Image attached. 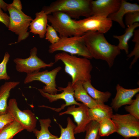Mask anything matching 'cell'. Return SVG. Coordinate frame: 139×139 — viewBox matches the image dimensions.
<instances>
[{
	"label": "cell",
	"instance_id": "1",
	"mask_svg": "<svg viewBox=\"0 0 139 139\" xmlns=\"http://www.w3.org/2000/svg\"><path fill=\"white\" fill-rule=\"evenodd\" d=\"M83 40L92 58L105 61L110 68L112 66L116 58L120 53L117 45L110 43L103 33L88 32L83 34Z\"/></svg>",
	"mask_w": 139,
	"mask_h": 139
},
{
	"label": "cell",
	"instance_id": "2",
	"mask_svg": "<svg viewBox=\"0 0 139 139\" xmlns=\"http://www.w3.org/2000/svg\"><path fill=\"white\" fill-rule=\"evenodd\" d=\"M54 58L55 63L61 61L64 64L65 72L71 77L72 86L78 81H91L93 66L89 59L64 52L56 54Z\"/></svg>",
	"mask_w": 139,
	"mask_h": 139
},
{
	"label": "cell",
	"instance_id": "3",
	"mask_svg": "<svg viewBox=\"0 0 139 139\" xmlns=\"http://www.w3.org/2000/svg\"><path fill=\"white\" fill-rule=\"evenodd\" d=\"M92 0H57L48 6L44 7L42 10L46 14L60 12L64 13L72 18L79 19L81 16L87 18L92 16Z\"/></svg>",
	"mask_w": 139,
	"mask_h": 139
},
{
	"label": "cell",
	"instance_id": "4",
	"mask_svg": "<svg viewBox=\"0 0 139 139\" xmlns=\"http://www.w3.org/2000/svg\"><path fill=\"white\" fill-rule=\"evenodd\" d=\"M58 51L82 56L89 59L92 58L84 43L83 35L61 38L57 42L49 46V53H53Z\"/></svg>",
	"mask_w": 139,
	"mask_h": 139
},
{
	"label": "cell",
	"instance_id": "5",
	"mask_svg": "<svg viewBox=\"0 0 139 139\" xmlns=\"http://www.w3.org/2000/svg\"><path fill=\"white\" fill-rule=\"evenodd\" d=\"M48 20L60 38L83 35L80 31L76 20L64 13L57 12L48 15Z\"/></svg>",
	"mask_w": 139,
	"mask_h": 139
},
{
	"label": "cell",
	"instance_id": "6",
	"mask_svg": "<svg viewBox=\"0 0 139 139\" xmlns=\"http://www.w3.org/2000/svg\"><path fill=\"white\" fill-rule=\"evenodd\" d=\"M7 11L9 14L8 30L18 36L17 42L25 40L29 36L28 28L33 20L22 10L17 9L8 4Z\"/></svg>",
	"mask_w": 139,
	"mask_h": 139
},
{
	"label": "cell",
	"instance_id": "7",
	"mask_svg": "<svg viewBox=\"0 0 139 139\" xmlns=\"http://www.w3.org/2000/svg\"><path fill=\"white\" fill-rule=\"evenodd\" d=\"M111 119L115 125L116 132L124 138H139V119L129 114H113Z\"/></svg>",
	"mask_w": 139,
	"mask_h": 139
},
{
	"label": "cell",
	"instance_id": "8",
	"mask_svg": "<svg viewBox=\"0 0 139 139\" xmlns=\"http://www.w3.org/2000/svg\"><path fill=\"white\" fill-rule=\"evenodd\" d=\"M62 69L61 66H58L50 71L46 70L42 72L35 71L27 74L24 83L27 84L33 81H40L45 84L42 89L43 91L51 94H56L58 91L62 92L56 88V81L57 75Z\"/></svg>",
	"mask_w": 139,
	"mask_h": 139
},
{
	"label": "cell",
	"instance_id": "9",
	"mask_svg": "<svg viewBox=\"0 0 139 139\" xmlns=\"http://www.w3.org/2000/svg\"><path fill=\"white\" fill-rule=\"evenodd\" d=\"M7 112L27 131L33 132L36 128L37 119L34 114L29 109L21 110L18 106L15 99L12 98L9 100Z\"/></svg>",
	"mask_w": 139,
	"mask_h": 139
},
{
	"label": "cell",
	"instance_id": "10",
	"mask_svg": "<svg viewBox=\"0 0 139 139\" xmlns=\"http://www.w3.org/2000/svg\"><path fill=\"white\" fill-rule=\"evenodd\" d=\"M80 31L84 34L88 31H97L102 33L108 32L112 25V21L108 17L93 15L76 20Z\"/></svg>",
	"mask_w": 139,
	"mask_h": 139
},
{
	"label": "cell",
	"instance_id": "11",
	"mask_svg": "<svg viewBox=\"0 0 139 139\" xmlns=\"http://www.w3.org/2000/svg\"><path fill=\"white\" fill-rule=\"evenodd\" d=\"M37 49L36 47L31 49L30 56L26 58H17L13 60L16 64V68L20 72H25L27 74L33 72L39 71L41 68L53 66L55 62L47 64L44 62L37 56Z\"/></svg>",
	"mask_w": 139,
	"mask_h": 139
},
{
	"label": "cell",
	"instance_id": "12",
	"mask_svg": "<svg viewBox=\"0 0 139 139\" xmlns=\"http://www.w3.org/2000/svg\"><path fill=\"white\" fill-rule=\"evenodd\" d=\"M58 89L62 91V92L54 94L44 92L42 89H38L41 95L48 99L51 103L61 99L64 100L65 103V104L62 105L61 107L57 109L45 105H43V107L49 108L54 111L59 112L66 106L72 105L79 106L81 104V103H79L76 101L74 98V90L71 82H68L66 87H58Z\"/></svg>",
	"mask_w": 139,
	"mask_h": 139
},
{
	"label": "cell",
	"instance_id": "13",
	"mask_svg": "<svg viewBox=\"0 0 139 139\" xmlns=\"http://www.w3.org/2000/svg\"><path fill=\"white\" fill-rule=\"evenodd\" d=\"M89 108L82 103L78 107L72 105L68 107L67 110L59 113V116L65 114L72 115L77 125L74 129L75 134L84 132L88 124L91 120L89 113Z\"/></svg>",
	"mask_w": 139,
	"mask_h": 139
},
{
	"label": "cell",
	"instance_id": "14",
	"mask_svg": "<svg viewBox=\"0 0 139 139\" xmlns=\"http://www.w3.org/2000/svg\"><path fill=\"white\" fill-rule=\"evenodd\" d=\"M116 93L115 97L112 99L111 107L113 109L117 111L121 106L130 105L133 102V97L139 92V88L134 89H126L119 84L116 86Z\"/></svg>",
	"mask_w": 139,
	"mask_h": 139
},
{
	"label": "cell",
	"instance_id": "15",
	"mask_svg": "<svg viewBox=\"0 0 139 139\" xmlns=\"http://www.w3.org/2000/svg\"><path fill=\"white\" fill-rule=\"evenodd\" d=\"M121 3L120 0H92V16L98 15L108 17L118 10Z\"/></svg>",
	"mask_w": 139,
	"mask_h": 139
},
{
	"label": "cell",
	"instance_id": "16",
	"mask_svg": "<svg viewBox=\"0 0 139 139\" xmlns=\"http://www.w3.org/2000/svg\"><path fill=\"white\" fill-rule=\"evenodd\" d=\"M139 11V5L136 3H131L125 0H121L120 6L115 12L109 15L108 17L112 21L117 22L123 28L125 25L123 21L124 16L128 13Z\"/></svg>",
	"mask_w": 139,
	"mask_h": 139
},
{
	"label": "cell",
	"instance_id": "17",
	"mask_svg": "<svg viewBox=\"0 0 139 139\" xmlns=\"http://www.w3.org/2000/svg\"><path fill=\"white\" fill-rule=\"evenodd\" d=\"M35 18L30 24V32L34 34H38L41 38H44L46 31L48 15L42 10L36 13Z\"/></svg>",
	"mask_w": 139,
	"mask_h": 139
},
{
	"label": "cell",
	"instance_id": "18",
	"mask_svg": "<svg viewBox=\"0 0 139 139\" xmlns=\"http://www.w3.org/2000/svg\"><path fill=\"white\" fill-rule=\"evenodd\" d=\"M73 86L74 97L76 101L81 102L89 108L95 107L99 104L88 94L83 87L82 82L78 81Z\"/></svg>",
	"mask_w": 139,
	"mask_h": 139
},
{
	"label": "cell",
	"instance_id": "19",
	"mask_svg": "<svg viewBox=\"0 0 139 139\" xmlns=\"http://www.w3.org/2000/svg\"><path fill=\"white\" fill-rule=\"evenodd\" d=\"M89 113L91 120L98 123L105 118L111 119L113 114L111 107L102 103H99L95 107L89 108Z\"/></svg>",
	"mask_w": 139,
	"mask_h": 139
},
{
	"label": "cell",
	"instance_id": "20",
	"mask_svg": "<svg viewBox=\"0 0 139 139\" xmlns=\"http://www.w3.org/2000/svg\"><path fill=\"white\" fill-rule=\"evenodd\" d=\"M19 83V81L6 82L0 87V115L7 112V101L10 91Z\"/></svg>",
	"mask_w": 139,
	"mask_h": 139
},
{
	"label": "cell",
	"instance_id": "21",
	"mask_svg": "<svg viewBox=\"0 0 139 139\" xmlns=\"http://www.w3.org/2000/svg\"><path fill=\"white\" fill-rule=\"evenodd\" d=\"M91 81L83 83V85L88 94L98 103H104L110 98L111 93L109 91L102 92L95 88L92 85Z\"/></svg>",
	"mask_w": 139,
	"mask_h": 139
},
{
	"label": "cell",
	"instance_id": "22",
	"mask_svg": "<svg viewBox=\"0 0 139 139\" xmlns=\"http://www.w3.org/2000/svg\"><path fill=\"white\" fill-rule=\"evenodd\" d=\"M139 26L138 22L134 23L127 27L123 34L120 36H113L114 38L118 40L119 44L117 46L119 49L120 50H124L126 54H128L129 53L128 41L133 35L135 28Z\"/></svg>",
	"mask_w": 139,
	"mask_h": 139
},
{
	"label": "cell",
	"instance_id": "23",
	"mask_svg": "<svg viewBox=\"0 0 139 139\" xmlns=\"http://www.w3.org/2000/svg\"><path fill=\"white\" fill-rule=\"evenodd\" d=\"M41 128L40 130L35 128L33 131L37 139H56L57 136L51 134L48 128L51 127V120L50 118L40 119L39 120Z\"/></svg>",
	"mask_w": 139,
	"mask_h": 139
},
{
	"label": "cell",
	"instance_id": "24",
	"mask_svg": "<svg viewBox=\"0 0 139 139\" xmlns=\"http://www.w3.org/2000/svg\"><path fill=\"white\" fill-rule=\"evenodd\" d=\"M24 129L15 120L0 129V139H12L19 133Z\"/></svg>",
	"mask_w": 139,
	"mask_h": 139
},
{
	"label": "cell",
	"instance_id": "25",
	"mask_svg": "<svg viewBox=\"0 0 139 139\" xmlns=\"http://www.w3.org/2000/svg\"><path fill=\"white\" fill-rule=\"evenodd\" d=\"M100 137L108 136L116 132L115 125L111 118H105L99 122Z\"/></svg>",
	"mask_w": 139,
	"mask_h": 139
},
{
	"label": "cell",
	"instance_id": "26",
	"mask_svg": "<svg viewBox=\"0 0 139 139\" xmlns=\"http://www.w3.org/2000/svg\"><path fill=\"white\" fill-rule=\"evenodd\" d=\"M67 125L65 128H63L61 125L58 123L60 129V135L56 139H76L74 132L76 125L70 117L67 118Z\"/></svg>",
	"mask_w": 139,
	"mask_h": 139
},
{
	"label": "cell",
	"instance_id": "27",
	"mask_svg": "<svg viewBox=\"0 0 139 139\" xmlns=\"http://www.w3.org/2000/svg\"><path fill=\"white\" fill-rule=\"evenodd\" d=\"M99 127L98 122L91 120L86 127V134L84 139H99Z\"/></svg>",
	"mask_w": 139,
	"mask_h": 139
},
{
	"label": "cell",
	"instance_id": "28",
	"mask_svg": "<svg viewBox=\"0 0 139 139\" xmlns=\"http://www.w3.org/2000/svg\"><path fill=\"white\" fill-rule=\"evenodd\" d=\"M134 37L132 41L135 43L134 48L133 51L129 54H128L127 57L128 59L133 56L134 57L131 62L129 66V68H132L133 65L137 61L139 57V30H135L134 33Z\"/></svg>",
	"mask_w": 139,
	"mask_h": 139
},
{
	"label": "cell",
	"instance_id": "29",
	"mask_svg": "<svg viewBox=\"0 0 139 139\" xmlns=\"http://www.w3.org/2000/svg\"><path fill=\"white\" fill-rule=\"evenodd\" d=\"M135 97L132 103L125 106V109L129 114L139 119V94H136Z\"/></svg>",
	"mask_w": 139,
	"mask_h": 139
},
{
	"label": "cell",
	"instance_id": "30",
	"mask_svg": "<svg viewBox=\"0 0 139 139\" xmlns=\"http://www.w3.org/2000/svg\"><path fill=\"white\" fill-rule=\"evenodd\" d=\"M45 37V39L50 43L51 45H53L57 43L61 38L54 28L48 24Z\"/></svg>",
	"mask_w": 139,
	"mask_h": 139
},
{
	"label": "cell",
	"instance_id": "31",
	"mask_svg": "<svg viewBox=\"0 0 139 139\" xmlns=\"http://www.w3.org/2000/svg\"><path fill=\"white\" fill-rule=\"evenodd\" d=\"M10 56L9 53L6 52L2 61L0 63V80H8L10 79V77L7 74L6 70V65Z\"/></svg>",
	"mask_w": 139,
	"mask_h": 139
},
{
	"label": "cell",
	"instance_id": "32",
	"mask_svg": "<svg viewBox=\"0 0 139 139\" xmlns=\"http://www.w3.org/2000/svg\"><path fill=\"white\" fill-rule=\"evenodd\" d=\"M125 15V24L127 27L139 22V11L129 12Z\"/></svg>",
	"mask_w": 139,
	"mask_h": 139
},
{
	"label": "cell",
	"instance_id": "33",
	"mask_svg": "<svg viewBox=\"0 0 139 139\" xmlns=\"http://www.w3.org/2000/svg\"><path fill=\"white\" fill-rule=\"evenodd\" d=\"M14 119L11 114L8 112L0 115V129L7 125L13 122Z\"/></svg>",
	"mask_w": 139,
	"mask_h": 139
},
{
	"label": "cell",
	"instance_id": "34",
	"mask_svg": "<svg viewBox=\"0 0 139 139\" xmlns=\"http://www.w3.org/2000/svg\"><path fill=\"white\" fill-rule=\"evenodd\" d=\"M0 22L4 24L8 28L10 22L9 16L7 13L4 12L0 8Z\"/></svg>",
	"mask_w": 139,
	"mask_h": 139
},
{
	"label": "cell",
	"instance_id": "35",
	"mask_svg": "<svg viewBox=\"0 0 139 139\" xmlns=\"http://www.w3.org/2000/svg\"><path fill=\"white\" fill-rule=\"evenodd\" d=\"M10 4L14 8L19 10H22V3L20 0H14L13 2Z\"/></svg>",
	"mask_w": 139,
	"mask_h": 139
},
{
	"label": "cell",
	"instance_id": "36",
	"mask_svg": "<svg viewBox=\"0 0 139 139\" xmlns=\"http://www.w3.org/2000/svg\"><path fill=\"white\" fill-rule=\"evenodd\" d=\"M8 4L3 0H0V8L2 9L5 11H7V6Z\"/></svg>",
	"mask_w": 139,
	"mask_h": 139
},
{
	"label": "cell",
	"instance_id": "37",
	"mask_svg": "<svg viewBox=\"0 0 139 139\" xmlns=\"http://www.w3.org/2000/svg\"><path fill=\"white\" fill-rule=\"evenodd\" d=\"M137 139H139V138H137Z\"/></svg>",
	"mask_w": 139,
	"mask_h": 139
}]
</instances>
